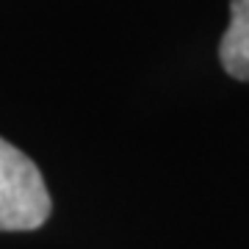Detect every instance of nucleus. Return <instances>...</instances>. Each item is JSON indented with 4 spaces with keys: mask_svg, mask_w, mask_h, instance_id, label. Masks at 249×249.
<instances>
[{
    "mask_svg": "<svg viewBox=\"0 0 249 249\" xmlns=\"http://www.w3.org/2000/svg\"><path fill=\"white\" fill-rule=\"evenodd\" d=\"M50 194L36 163L0 139V232L36 230L50 216Z\"/></svg>",
    "mask_w": 249,
    "mask_h": 249,
    "instance_id": "f257e3e1",
    "label": "nucleus"
},
{
    "mask_svg": "<svg viewBox=\"0 0 249 249\" xmlns=\"http://www.w3.org/2000/svg\"><path fill=\"white\" fill-rule=\"evenodd\" d=\"M224 72L235 80H249V0H230V25L219 45Z\"/></svg>",
    "mask_w": 249,
    "mask_h": 249,
    "instance_id": "f03ea898",
    "label": "nucleus"
}]
</instances>
